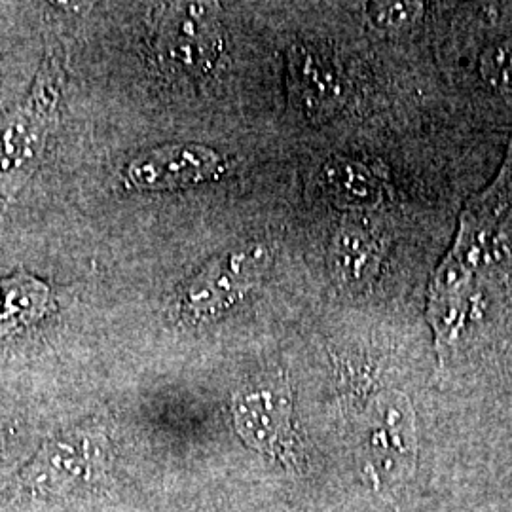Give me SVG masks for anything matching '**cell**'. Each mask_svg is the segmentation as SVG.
<instances>
[{"label":"cell","mask_w":512,"mask_h":512,"mask_svg":"<svg viewBox=\"0 0 512 512\" xmlns=\"http://www.w3.org/2000/svg\"><path fill=\"white\" fill-rule=\"evenodd\" d=\"M63 67L57 54L42 61L31 93L0 118V198L12 200L44 158L55 124Z\"/></svg>","instance_id":"1"},{"label":"cell","mask_w":512,"mask_h":512,"mask_svg":"<svg viewBox=\"0 0 512 512\" xmlns=\"http://www.w3.org/2000/svg\"><path fill=\"white\" fill-rule=\"evenodd\" d=\"M499 205L497 184L463 213L459 236L452 253L442 262L431 287L429 321L437 336L440 353L458 336L461 325V293L486 251L494 232L495 209Z\"/></svg>","instance_id":"2"},{"label":"cell","mask_w":512,"mask_h":512,"mask_svg":"<svg viewBox=\"0 0 512 512\" xmlns=\"http://www.w3.org/2000/svg\"><path fill=\"white\" fill-rule=\"evenodd\" d=\"M416 461L418 429L412 403L401 391H382L368 412L365 475L378 488H395L414 476Z\"/></svg>","instance_id":"3"},{"label":"cell","mask_w":512,"mask_h":512,"mask_svg":"<svg viewBox=\"0 0 512 512\" xmlns=\"http://www.w3.org/2000/svg\"><path fill=\"white\" fill-rule=\"evenodd\" d=\"M268 260V249L260 243L241 245L217 256L184 289V315L192 321H205L228 310L260 281Z\"/></svg>","instance_id":"4"},{"label":"cell","mask_w":512,"mask_h":512,"mask_svg":"<svg viewBox=\"0 0 512 512\" xmlns=\"http://www.w3.org/2000/svg\"><path fill=\"white\" fill-rule=\"evenodd\" d=\"M156 48L169 69L209 73L222 50L217 6L209 2L167 4L158 25Z\"/></svg>","instance_id":"5"},{"label":"cell","mask_w":512,"mask_h":512,"mask_svg":"<svg viewBox=\"0 0 512 512\" xmlns=\"http://www.w3.org/2000/svg\"><path fill=\"white\" fill-rule=\"evenodd\" d=\"M232 416L247 446L281 461L285 467L294 469L298 465L293 403L285 385H256L238 391L232 399Z\"/></svg>","instance_id":"6"},{"label":"cell","mask_w":512,"mask_h":512,"mask_svg":"<svg viewBox=\"0 0 512 512\" xmlns=\"http://www.w3.org/2000/svg\"><path fill=\"white\" fill-rule=\"evenodd\" d=\"M222 171L219 152L203 145H164L129 162L126 177L137 190L160 192L203 183Z\"/></svg>","instance_id":"7"},{"label":"cell","mask_w":512,"mask_h":512,"mask_svg":"<svg viewBox=\"0 0 512 512\" xmlns=\"http://www.w3.org/2000/svg\"><path fill=\"white\" fill-rule=\"evenodd\" d=\"M384 256V236L365 219L344 222L330 243L334 279L349 291L365 289L378 274Z\"/></svg>","instance_id":"8"},{"label":"cell","mask_w":512,"mask_h":512,"mask_svg":"<svg viewBox=\"0 0 512 512\" xmlns=\"http://www.w3.org/2000/svg\"><path fill=\"white\" fill-rule=\"evenodd\" d=\"M289 90L294 101L317 122L332 116L344 103L340 76L308 46L289 50Z\"/></svg>","instance_id":"9"},{"label":"cell","mask_w":512,"mask_h":512,"mask_svg":"<svg viewBox=\"0 0 512 512\" xmlns=\"http://www.w3.org/2000/svg\"><path fill=\"white\" fill-rule=\"evenodd\" d=\"M50 302V287L35 275L18 270L0 277V342L38 323Z\"/></svg>","instance_id":"10"},{"label":"cell","mask_w":512,"mask_h":512,"mask_svg":"<svg viewBox=\"0 0 512 512\" xmlns=\"http://www.w3.org/2000/svg\"><path fill=\"white\" fill-rule=\"evenodd\" d=\"M325 183L338 202L368 207L382 196L380 184L363 165L336 160L325 167Z\"/></svg>","instance_id":"11"},{"label":"cell","mask_w":512,"mask_h":512,"mask_svg":"<svg viewBox=\"0 0 512 512\" xmlns=\"http://www.w3.org/2000/svg\"><path fill=\"white\" fill-rule=\"evenodd\" d=\"M423 12L421 2H368L366 4V19L378 31H399L412 25Z\"/></svg>","instance_id":"12"},{"label":"cell","mask_w":512,"mask_h":512,"mask_svg":"<svg viewBox=\"0 0 512 512\" xmlns=\"http://www.w3.org/2000/svg\"><path fill=\"white\" fill-rule=\"evenodd\" d=\"M480 73L492 88L512 95V38L495 42L482 54Z\"/></svg>","instance_id":"13"}]
</instances>
